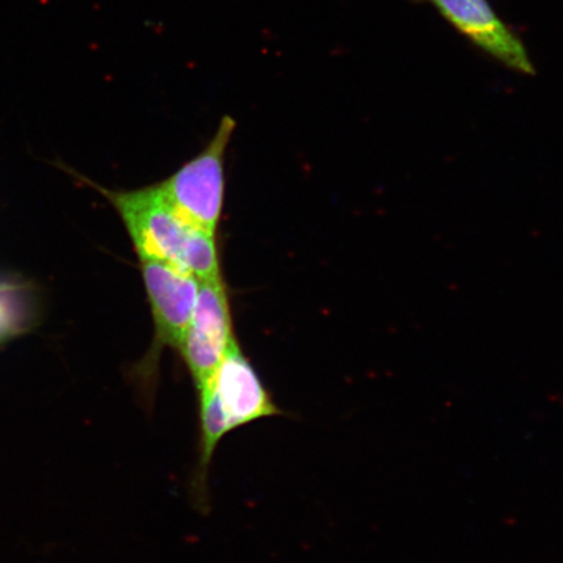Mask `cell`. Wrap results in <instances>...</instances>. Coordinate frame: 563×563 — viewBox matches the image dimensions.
<instances>
[{"label": "cell", "mask_w": 563, "mask_h": 563, "mask_svg": "<svg viewBox=\"0 0 563 563\" xmlns=\"http://www.w3.org/2000/svg\"><path fill=\"white\" fill-rule=\"evenodd\" d=\"M0 294H2V290H0ZM12 325L13 323H11V320L9 319V313H7L3 307L0 306V336L10 333Z\"/></svg>", "instance_id": "obj_7"}, {"label": "cell", "mask_w": 563, "mask_h": 563, "mask_svg": "<svg viewBox=\"0 0 563 563\" xmlns=\"http://www.w3.org/2000/svg\"><path fill=\"white\" fill-rule=\"evenodd\" d=\"M235 126L234 119L223 117L206 150L157 185L183 218L216 236L224 201V162Z\"/></svg>", "instance_id": "obj_3"}, {"label": "cell", "mask_w": 563, "mask_h": 563, "mask_svg": "<svg viewBox=\"0 0 563 563\" xmlns=\"http://www.w3.org/2000/svg\"><path fill=\"white\" fill-rule=\"evenodd\" d=\"M201 390H207L213 397L230 432L262 419L286 415L239 341Z\"/></svg>", "instance_id": "obj_5"}, {"label": "cell", "mask_w": 563, "mask_h": 563, "mask_svg": "<svg viewBox=\"0 0 563 563\" xmlns=\"http://www.w3.org/2000/svg\"><path fill=\"white\" fill-rule=\"evenodd\" d=\"M422 2L434 7L450 25L492 59L518 74L531 76L537 73L523 41L498 16L488 0H422Z\"/></svg>", "instance_id": "obj_6"}, {"label": "cell", "mask_w": 563, "mask_h": 563, "mask_svg": "<svg viewBox=\"0 0 563 563\" xmlns=\"http://www.w3.org/2000/svg\"><path fill=\"white\" fill-rule=\"evenodd\" d=\"M154 335L146 354L129 373L139 404L152 412L156 406L161 358L166 349L178 350L195 311L200 280L170 264L140 260Z\"/></svg>", "instance_id": "obj_2"}, {"label": "cell", "mask_w": 563, "mask_h": 563, "mask_svg": "<svg viewBox=\"0 0 563 563\" xmlns=\"http://www.w3.org/2000/svg\"><path fill=\"white\" fill-rule=\"evenodd\" d=\"M90 186L118 211L139 260L170 264L200 282L222 277L217 236L183 218L157 185L132 191Z\"/></svg>", "instance_id": "obj_1"}, {"label": "cell", "mask_w": 563, "mask_h": 563, "mask_svg": "<svg viewBox=\"0 0 563 563\" xmlns=\"http://www.w3.org/2000/svg\"><path fill=\"white\" fill-rule=\"evenodd\" d=\"M236 342L222 277L200 282L192 319L178 349L196 393L210 382Z\"/></svg>", "instance_id": "obj_4"}]
</instances>
